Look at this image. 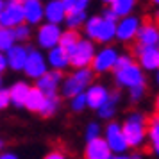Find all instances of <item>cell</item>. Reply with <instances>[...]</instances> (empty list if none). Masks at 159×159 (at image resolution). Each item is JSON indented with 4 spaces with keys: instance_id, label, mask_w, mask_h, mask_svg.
Segmentation results:
<instances>
[{
    "instance_id": "cell-12",
    "label": "cell",
    "mask_w": 159,
    "mask_h": 159,
    "mask_svg": "<svg viewBox=\"0 0 159 159\" xmlns=\"http://www.w3.org/2000/svg\"><path fill=\"white\" fill-rule=\"evenodd\" d=\"M136 56L139 61V66L148 72H157L159 70V47H136Z\"/></svg>"
},
{
    "instance_id": "cell-47",
    "label": "cell",
    "mask_w": 159,
    "mask_h": 159,
    "mask_svg": "<svg viewBox=\"0 0 159 159\" xmlns=\"http://www.w3.org/2000/svg\"><path fill=\"white\" fill-rule=\"evenodd\" d=\"M0 89H2V77H0Z\"/></svg>"
},
{
    "instance_id": "cell-27",
    "label": "cell",
    "mask_w": 159,
    "mask_h": 159,
    "mask_svg": "<svg viewBox=\"0 0 159 159\" xmlns=\"http://www.w3.org/2000/svg\"><path fill=\"white\" fill-rule=\"evenodd\" d=\"M86 20H88L86 11H72V13L66 15L65 23L68 29H79V27H82L86 23Z\"/></svg>"
},
{
    "instance_id": "cell-6",
    "label": "cell",
    "mask_w": 159,
    "mask_h": 159,
    "mask_svg": "<svg viewBox=\"0 0 159 159\" xmlns=\"http://www.w3.org/2000/svg\"><path fill=\"white\" fill-rule=\"evenodd\" d=\"M95 45L93 41L88 38V39H82L80 38V41L75 47H73L72 50L68 52L70 54V66L73 68H84V66H91V61L95 57Z\"/></svg>"
},
{
    "instance_id": "cell-29",
    "label": "cell",
    "mask_w": 159,
    "mask_h": 159,
    "mask_svg": "<svg viewBox=\"0 0 159 159\" xmlns=\"http://www.w3.org/2000/svg\"><path fill=\"white\" fill-rule=\"evenodd\" d=\"M59 107V98L56 93H50L47 95V98H45V104L43 107H41V111H39V115L41 116H52L56 111H57Z\"/></svg>"
},
{
    "instance_id": "cell-24",
    "label": "cell",
    "mask_w": 159,
    "mask_h": 159,
    "mask_svg": "<svg viewBox=\"0 0 159 159\" xmlns=\"http://www.w3.org/2000/svg\"><path fill=\"white\" fill-rule=\"evenodd\" d=\"M120 91H113V93L109 95V100L102 106L100 109H98V115H100V118H106V120H109V118H113L116 113V106H118V102H120Z\"/></svg>"
},
{
    "instance_id": "cell-28",
    "label": "cell",
    "mask_w": 159,
    "mask_h": 159,
    "mask_svg": "<svg viewBox=\"0 0 159 159\" xmlns=\"http://www.w3.org/2000/svg\"><path fill=\"white\" fill-rule=\"evenodd\" d=\"M15 43H16V38H15L13 29H9V27H0V50L7 52Z\"/></svg>"
},
{
    "instance_id": "cell-7",
    "label": "cell",
    "mask_w": 159,
    "mask_h": 159,
    "mask_svg": "<svg viewBox=\"0 0 159 159\" xmlns=\"http://www.w3.org/2000/svg\"><path fill=\"white\" fill-rule=\"evenodd\" d=\"M139 27H141V20L138 16L127 15L118 18V22H116V39H120L122 43L136 39Z\"/></svg>"
},
{
    "instance_id": "cell-35",
    "label": "cell",
    "mask_w": 159,
    "mask_h": 159,
    "mask_svg": "<svg viewBox=\"0 0 159 159\" xmlns=\"http://www.w3.org/2000/svg\"><path fill=\"white\" fill-rule=\"evenodd\" d=\"M129 63H132V56H130V54H120L118 59H116L115 70L116 68H122V66H125V65H129Z\"/></svg>"
},
{
    "instance_id": "cell-8",
    "label": "cell",
    "mask_w": 159,
    "mask_h": 159,
    "mask_svg": "<svg viewBox=\"0 0 159 159\" xmlns=\"http://www.w3.org/2000/svg\"><path fill=\"white\" fill-rule=\"evenodd\" d=\"M104 138H106V141H107L109 148H111L113 154H123V152H127V148H130L129 143H127V138L123 134L122 125L116 122H111L106 127Z\"/></svg>"
},
{
    "instance_id": "cell-19",
    "label": "cell",
    "mask_w": 159,
    "mask_h": 159,
    "mask_svg": "<svg viewBox=\"0 0 159 159\" xmlns=\"http://www.w3.org/2000/svg\"><path fill=\"white\" fill-rule=\"evenodd\" d=\"M47 63L54 68V70H65L70 66V54L66 48H63L61 45H56L48 48V54H47Z\"/></svg>"
},
{
    "instance_id": "cell-32",
    "label": "cell",
    "mask_w": 159,
    "mask_h": 159,
    "mask_svg": "<svg viewBox=\"0 0 159 159\" xmlns=\"http://www.w3.org/2000/svg\"><path fill=\"white\" fill-rule=\"evenodd\" d=\"M86 107H88V100H86V93L84 91L72 97V109L75 113H80L82 109H86Z\"/></svg>"
},
{
    "instance_id": "cell-25",
    "label": "cell",
    "mask_w": 159,
    "mask_h": 159,
    "mask_svg": "<svg viewBox=\"0 0 159 159\" xmlns=\"http://www.w3.org/2000/svg\"><path fill=\"white\" fill-rule=\"evenodd\" d=\"M136 2L138 0H113L109 6H111L113 13H115L118 18H122V16H127V15H130V13L134 11Z\"/></svg>"
},
{
    "instance_id": "cell-3",
    "label": "cell",
    "mask_w": 159,
    "mask_h": 159,
    "mask_svg": "<svg viewBox=\"0 0 159 159\" xmlns=\"http://www.w3.org/2000/svg\"><path fill=\"white\" fill-rule=\"evenodd\" d=\"M93 68L89 66H84V68H75V72L68 77V79L63 80L61 84V91L66 98H72L75 95L86 91V88L93 82Z\"/></svg>"
},
{
    "instance_id": "cell-11",
    "label": "cell",
    "mask_w": 159,
    "mask_h": 159,
    "mask_svg": "<svg viewBox=\"0 0 159 159\" xmlns=\"http://www.w3.org/2000/svg\"><path fill=\"white\" fill-rule=\"evenodd\" d=\"M23 72L30 79H39L47 72V59H45V56L39 50H32L30 48L27 61H25V66H23Z\"/></svg>"
},
{
    "instance_id": "cell-44",
    "label": "cell",
    "mask_w": 159,
    "mask_h": 159,
    "mask_svg": "<svg viewBox=\"0 0 159 159\" xmlns=\"http://www.w3.org/2000/svg\"><path fill=\"white\" fill-rule=\"evenodd\" d=\"M102 2H104V4H111V2H113V0H102Z\"/></svg>"
},
{
    "instance_id": "cell-48",
    "label": "cell",
    "mask_w": 159,
    "mask_h": 159,
    "mask_svg": "<svg viewBox=\"0 0 159 159\" xmlns=\"http://www.w3.org/2000/svg\"><path fill=\"white\" fill-rule=\"evenodd\" d=\"M2 145H4V141H0V148H2Z\"/></svg>"
},
{
    "instance_id": "cell-16",
    "label": "cell",
    "mask_w": 159,
    "mask_h": 159,
    "mask_svg": "<svg viewBox=\"0 0 159 159\" xmlns=\"http://www.w3.org/2000/svg\"><path fill=\"white\" fill-rule=\"evenodd\" d=\"M23 13L29 25H39L45 18V6L41 0H23Z\"/></svg>"
},
{
    "instance_id": "cell-22",
    "label": "cell",
    "mask_w": 159,
    "mask_h": 159,
    "mask_svg": "<svg viewBox=\"0 0 159 159\" xmlns=\"http://www.w3.org/2000/svg\"><path fill=\"white\" fill-rule=\"evenodd\" d=\"M30 86L27 82H15L11 89H9V97H11V104H15L16 107H23L25 104V98L29 95Z\"/></svg>"
},
{
    "instance_id": "cell-20",
    "label": "cell",
    "mask_w": 159,
    "mask_h": 159,
    "mask_svg": "<svg viewBox=\"0 0 159 159\" xmlns=\"http://www.w3.org/2000/svg\"><path fill=\"white\" fill-rule=\"evenodd\" d=\"M66 15H68V11H66L63 0H48L47 2V6H45V20L47 22L61 25L66 20Z\"/></svg>"
},
{
    "instance_id": "cell-33",
    "label": "cell",
    "mask_w": 159,
    "mask_h": 159,
    "mask_svg": "<svg viewBox=\"0 0 159 159\" xmlns=\"http://www.w3.org/2000/svg\"><path fill=\"white\" fill-rule=\"evenodd\" d=\"M145 95V84H139V86H132L129 89V97L132 102H138L141 97Z\"/></svg>"
},
{
    "instance_id": "cell-1",
    "label": "cell",
    "mask_w": 159,
    "mask_h": 159,
    "mask_svg": "<svg viewBox=\"0 0 159 159\" xmlns=\"http://www.w3.org/2000/svg\"><path fill=\"white\" fill-rule=\"evenodd\" d=\"M86 36L97 43H109L116 38V22L106 16H91L84 23Z\"/></svg>"
},
{
    "instance_id": "cell-23",
    "label": "cell",
    "mask_w": 159,
    "mask_h": 159,
    "mask_svg": "<svg viewBox=\"0 0 159 159\" xmlns=\"http://www.w3.org/2000/svg\"><path fill=\"white\" fill-rule=\"evenodd\" d=\"M147 138L150 141V148L152 152L159 156V116L152 118L148 122V129H147Z\"/></svg>"
},
{
    "instance_id": "cell-42",
    "label": "cell",
    "mask_w": 159,
    "mask_h": 159,
    "mask_svg": "<svg viewBox=\"0 0 159 159\" xmlns=\"http://www.w3.org/2000/svg\"><path fill=\"white\" fill-rule=\"evenodd\" d=\"M156 109H157V113H159V95H157V98H156Z\"/></svg>"
},
{
    "instance_id": "cell-21",
    "label": "cell",
    "mask_w": 159,
    "mask_h": 159,
    "mask_svg": "<svg viewBox=\"0 0 159 159\" xmlns=\"http://www.w3.org/2000/svg\"><path fill=\"white\" fill-rule=\"evenodd\" d=\"M45 98H47V93H45V91H41L38 86L30 88L29 95H27V98H25L23 107H27L29 111H34V113H39L41 107H43V104H45Z\"/></svg>"
},
{
    "instance_id": "cell-15",
    "label": "cell",
    "mask_w": 159,
    "mask_h": 159,
    "mask_svg": "<svg viewBox=\"0 0 159 159\" xmlns=\"http://www.w3.org/2000/svg\"><path fill=\"white\" fill-rule=\"evenodd\" d=\"M29 56V48H25L23 45H13L7 52H6V57H7V66L15 72H22L25 61Z\"/></svg>"
},
{
    "instance_id": "cell-13",
    "label": "cell",
    "mask_w": 159,
    "mask_h": 159,
    "mask_svg": "<svg viewBox=\"0 0 159 159\" xmlns=\"http://www.w3.org/2000/svg\"><path fill=\"white\" fill-rule=\"evenodd\" d=\"M111 148H109L106 138H93V139H88L86 145V152L84 156L86 159H109L111 157Z\"/></svg>"
},
{
    "instance_id": "cell-14",
    "label": "cell",
    "mask_w": 159,
    "mask_h": 159,
    "mask_svg": "<svg viewBox=\"0 0 159 159\" xmlns=\"http://www.w3.org/2000/svg\"><path fill=\"white\" fill-rule=\"evenodd\" d=\"M86 100H88V107L91 109H98L106 104V102L109 100V91L106 86H102V84H89V86L86 88Z\"/></svg>"
},
{
    "instance_id": "cell-31",
    "label": "cell",
    "mask_w": 159,
    "mask_h": 159,
    "mask_svg": "<svg viewBox=\"0 0 159 159\" xmlns=\"http://www.w3.org/2000/svg\"><path fill=\"white\" fill-rule=\"evenodd\" d=\"M13 32H15V38L16 41L20 43V41H27L30 38V27L29 23L25 25V23H20V25H16V27H13Z\"/></svg>"
},
{
    "instance_id": "cell-45",
    "label": "cell",
    "mask_w": 159,
    "mask_h": 159,
    "mask_svg": "<svg viewBox=\"0 0 159 159\" xmlns=\"http://www.w3.org/2000/svg\"><path fill=\"white\" fill-rule=\"evenodd\" d=\"M152 2H154V4H156V6L159 7V0H152Z\"/></svg>"
},
{
    "instance_id": "cell-2",
    "label": "cell",
    "mask_w": 159,
    "mask_h": 159,
    "mask_svg": "<svg viewBox=\"0 0 159 159\" xmlns=\"http://www.w3.org/2000/svg\"><path fill=\"white\" fill-rule=\"evenodd\" d=\"M123 134L127 138V143L132 148H139L143 145L145 138H147V129H148V123L145 120V116L141 113H130L125 122L122 125Z\"/></svg>"
},
{
    "instance_id": "cell-38",
    "label": "cell",
    "mask_w": 159,
    "mask_h": 159,
    "mask_svg": "<svg viewBox=\"0 0 159 159\" xmlns=\"http://www.w3.org/2000/svg\"><path fill=\"white\" fill-rule=\"evenodd\" d=\"M109 159H141V157H139L138 154H134V156H127V154L123 152V154H115V156H111Z\"/></svg>"
},
{
    "instance_id": "cell-30",
    "label": "cell",
    "mask_w": 159,
    "mask_h": 159,
    "mask_svg": "<svg viewBox=\"0 0 159 159\" xmlns=\"http://www.w3.org/2000/svg\"><path fill=\"white\" fill-rule=\"evenodd\" d=\"M65 7L68 13L72 11H86V7L89 6V0H63Z\"/></svg>"
},
{
    "instance_id": "cell-17",
    "label": "cell",
    "mask_w": 159,
    "mask_h": 159,
    "mask_svg": "<svg viewBox=\"0 0 159 159\" xmlns=\"http://www.w3.org/2000/svg\"><path fill=\"white\" fill-rule=\"evenodd\" d=\"M136 41L143 47H159V27L154 23H141Z\"/></svg>"
},
{
    "instance_id": "cell-36",
    "label": "cell",
    "mask_w": 159,
    "mask_h": 159,
    "mask_svg": "<svg viewBox=\"0 0 159 159\" xmlns=\"http://www.w3.org/2000/svg\"><path fill=\"white\" fill-rule=\"evenodd\" d=\"M9 104H11L9 91H6V89H0V109H6Z\"/></svg>"
},
{
    "instance_id": "cell-46",
    "label": "cell",
    "mask_w": 159,
    "mask_h": 159,
    "mask_svg": "<svg viewBox=\"0 0 159 159\" xmlns=\"http://www.w3.org/2000/svg\"><path fill=\"white\" fill-rule=\"evenodd\" d=\"M156 80H157V84H159V70H157V75H156Z\"/></svg>"
},
{
    "instance_id": "cell-37",
    "label": "cell",
    "mask_w": 159,
    "mask_h": 159,
    "mask_svg": "<svg viewBox=\"0 0 159 159\" xmlns=\"http://www.w3.org/2000/svg\"><path fill=\"white\" fill-rule=\"evenodd\" d=\"M43 159H66V156L61 150H52V152H48Z\"/></svg>"
},
{
    "instance_id": "cell-43",
    "label": "cell",
    "mask_w": 159,
    "mask_h": 159,
    "mask_svg": "<svg viewBox=\"0 0 159 159\" xmlns=\"http://www.w3.org/2000/svg\"><path fill=\"white\" fill-rule=\"evenodd\" d=\"M2 7H4V0H0V11H2Z\"/></svg>"
},
{
    "instance_id": "cell-9",
    "label": "cell",
    "mask_w": 159,
    "mask_h": 159,
    "mask_svg": "<svg viewBox=\"0 0 159 159\" xmlns=\"http://www.w3.org/2000/svg\"><path fill=\"white\" fill-rule=\"evenodd\" d=\"M118 56H120L118 50L113 48V47H104V48H100L98 52H95V57H93V61H91V68H93V72L106 73V72L115 70V65H116Z\"/></svg>"
},
{
    "instance_id": "cell-34",
    "label": "cell",
    "mask_w": 159,
    "mask_h": 159,
    "mask_svg": "<svg viewBox=\"0 0 159 159\" xmlns=\"http://www.w3.org/2000/svg\"><path fill=\"white\" fill-rule=\"evenodd\" d=\"M100 136V125L98 123H89L86 129V141L88 139H93V138H98Z\"/></svg>"
},
{
    "instance_id": "cell-41",
    "label": "cell",
    "mask_w": 159,
    "mask_h": 159,
    "mask_svg": "<svg viewBox=\"0 0 159 159\" xmlns=\"http://www.w3.org/2000/svg\"><path fill=\"white\" fill-rule=\"evenodd\" d=\"M0 159H18V156L11 154V152H6V154H0Z\"/></svg>"
},
{
    "instance_id": "cell-18",
    "label": "cell",
    "mask_w": 159,
    "mask_h": 159,
    "mask_svg": "<svg viewBox=\"0 0 159 159\" xmlns=\"http://www.w3.org/2000/svg\"><path fill=\"white\" fill-rule=\"evenodd\" d=\"M36 86L41 89V91H45L47 95L50 93H56L57 91V88L61 86V80H63V75H61V70H52V72H47L39 77V79H36Z\"/></svg>"
},
{
    "instance_id": "cell-5",
    "label": "cell",
    "mask_w": 159,
    "mask_h": 159,
    "mask_svg": "<svg viewBox=\"0 0 159 159\" xmlns=\"http://www.w3.org/2000/svg\"><path fill=\"white\" fill-rule=\"evenodd\" d=\"M23 22H25L23 0H6L4 7L0 11V27L13 29V27H16Z\"/></svg>"
},
{
    "instance_id": "cell-10",
    "label": "cell",
    "mask_w": 159,
    "mask_h": 159,
    "mask_svg": "<svg viewBox=\"0 0 159 159\" xmlns=\"http://www.w3.org/2000/svg\"><path fill=\"white\" fill-rule=\"evenodd\" d=\"M61 34H63V30L59 27V23L47 22L38 29V45H39L41 48H47V50H48L52 47L59 45Z\"/></svg>"
},
{
    "instance_id": "cell-4",
    "label": "cell",
    "mask_w": 159,
    "mask_h": 159,
    "mask_svg": "<svg viewBox=\"0 0 159 159\" xmlns=\"http://www.w3.org/2000/svg\"><path fill=\"white\" fill-rule=\"evenodd\" d=\"M115 80L120 88H127V89H130L132 86L145 84L143 68L132 61V63L122 66V68H116L115 70Z\"/></svg>"
},
{
    "instance_id": "cell-39",
    "label": "cell",
    "mask_w": 159,
    "mask_h": 159,
    "mask_svg": "<svg viewBox=\"0 0 159 159\" xmlns=\"http://www.w3.org/2000/svg\"><path fill=\"white\" fill-rule=\"evenodd\" d=\"M6 68H7V57H6V54H4V52L0 50V73L4 72Z\"/></svg>"
},
{
    "instance_id": "cell-40",
    "label": "cell",
    "mask_w": 159,
    "mask_h": 159,
    "mask_svg": "<svg viewBox=\"0 0 159 159\" xmlns=\"http://www.w3.org/2000/svg\"><path fill=\"white\" fill-rule=\"evenodd\" d=\"M102 16H106V18H109V20H115V22H118V16L113 13V9L109 7V9H106L104 13H102Z\"/></svg>"
},
{
    "instance_id": "cell-26",
    "label": "cell",
    "mask_w": 159,
    "mask_h": 159,
    "mask_svg": "<svg viewBox=\"0 0 159 159\" xmlns=\"http://www.w3.org/2000/svg\"><path fill=\"white\" fill-rule=\"evenodd\" d=\"M79 41H80V36H79V32H77V29H68V30H65V32L61 34L59 45L70 52L75 45L79 43Z\"/></svg>"
},
{
    "instance_id": "cell-49",
    "label": "cell",
    "mask_w": 159,
    "mask_h": 159,
    "mask_svg": "<svg viewBox=\"0 0 159 159\" xmlns=\"http://www.w3.org/2000/svg\"><path fill=\"white\" fill-rule=\"evenodd\" d=\"M157 18H159V11H157Z\"/></svg>"
}]
</instances>
